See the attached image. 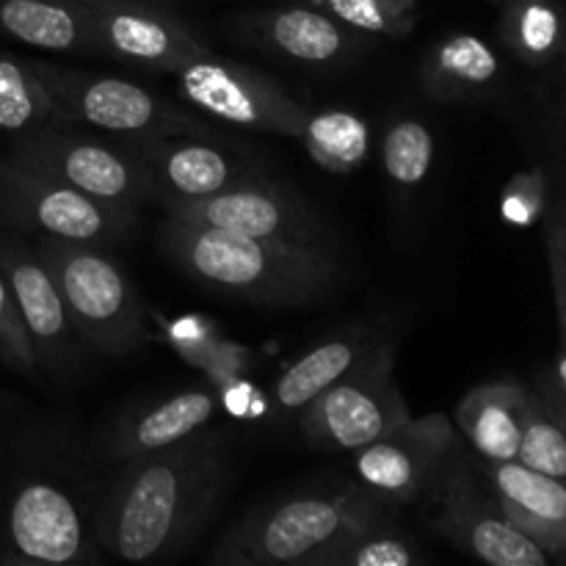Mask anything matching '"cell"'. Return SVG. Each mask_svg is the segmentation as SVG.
Returning <instances> with one entry per match:
<instances>
[{
    "label": "cell",
    "instance_id": "obj_1",
    "mask_svg": "<svg viewBox=\"0 0 566 566\" xmlns=\"http://www.w3.org/2000/svg\"><path fill=\"white\" fill-rule=\"evenodd\" d=\"M99 492L88 434L70 418L50 409L11 415L0 429V566L103 564Z\"/></svg>",
    "mask_w": 566,
    "mask_h": 566
},
{
    "label": "cell",
    "instance_id": "obj_2",
    "mask_svg": "<svg viewBox=\"0 0 566 566\" xmlns=\"http://www.w3.org/2000/svg\"><path fill=\"white\" fill-rule=\"evenodd\" d=\"M238 479V434L205 426L103 481L97 547L122 564H166L199 539Z\"/></svg>",
    "mask_w": 566,
    "mask_h": 566
},
{
    "label": "cell",
    "instance_id": "obj_3",
    "mask_svg": "<svg viewBox=\"0 0 566 566\" xmlns=\"http://www.w3.org/2000/svg\"><path fill=\"white\" fill-rule=\"evenodd\" d=\"M158 241L188 280L254 307H313L346 282L337 249L263 241L171 216L160 224Z\"/></svg>",
    "mask_w": 566,
    "mask_h": 566
},
{
    "label": "cell",
    "instance_id": "obj_4",
    "mask_svg": "<svg viewBox=\"0 0 566 566\" xmlns=\"http://www.w3.org/2000/svg\"><path fill=\"white\" fill-rule=\"evenodd\" d=\"M398 512L368 486L321 481L258 503L224 531L205 562L213 566H318L332 545L381 514Z\"/></svg>",
    "mask_w": 566,
    "mask_h": 566
},
{
    "label": "cell",
    "instance_id": "obj_5",
    "mask_svg": "<svg viewBox=\"0 0 566 566\" xmlns=\"http://www.w3.org/2000/svg\"><path fill=\"white\" fill-rule=\"evenodd\" d=\"M31 243L53 274L66 313L88 352L122 359L147 346V310L108 249L59 238H33Z\"/></svg>",
    "mask_w": 566,
    "mask_h": 566
},
{
    "label": "cell",
    "instance_id": "obj_6",
    "mask_svg": "<svg viewBox=\"0 0 566 566\" xmlns=\"http://www.w3.org/2000/svg\"><path fill=\"white\" fill-rule=\"evenodd\" d=\"M33 66L64 125H86L125 142L213 133L202 116L188 114L144 83L39 59H33Z\"/></svg>",
    "mask_w": 566,
    "mask_h": 566
},
{
    "label": "cell",
    "instance_id": "obj_7",
    "mask_svg": "<svg viewBox=\"0 0 566 566\" xmlns=\"http://www.w3.org/2000/svg\"><path fill=\"white\" fill-rule=\"evenodd\" d=\"M396 348L398 343L385 335L343 379L298 412L310 448L352 457L412 418L396 381Z\"/></svg>",
    "mask_w": 566,
    "mask_h": 566
},
{
    "label": "cell",
    "instance_id": "obj_8",
    "mask_svg": "<svg viewBox=\"0 0 566 566\" xmlns=\"http://www.w3.org/2000/svg\"><path fill=\"white\" fill-rule=\"evenodd\" d=\"M136 219L138 210L99 202L44 171L9 158L0 160L3 230L28 238H59L108 249L133 235Z\"/></svg>",
    "mask_w": 566,
    "mask_h": 566
},
{
    "label": "cell",
    "instance_id": "obj_9",
    "mask_svg": "<svg viewBox=\"0 0 566 566\" xmlns=\"http://www.w3.org/2000/svg\"><path fill=\"white\" fill-rule=\"evenodd\" d=\"M6 158L31 166L99 202L138 210L155 202L136 149L125 138H97L53 122L14 138Z\"/></svg>",
    "mask_w": 566,
    "mask_h": 566
},
{
    "label": "cell",
    "instance_id": "obj_10",
    "mask_svg": "<svg viewBox=\"0 0 566 566\" xmlns=\"http://www.w3.org/2000/svg\"><path fill=\"white\" fill-rule=\"evenodd\" d=\"M171 75L177 77L180 97L205 119L241 130L276 133L298 138L310 108L298 103L280 81L254 66L216 55L213 50L188 59Z\"/></svg>",
    "mask_w": 566,
    "mask_h": 566
},
{
    "label": "cell",
    "instance_id": "obj_11",
    "mask_svg": "<svg viewBox=\"0 0 566 566\" xmlns=\"http://www.w3.org/2000/svg\"><path fill=\"white\" fill-rule=\"evenodd\" d=\"M431 497L440 503L434 531L457 551L492 566L553 564L536 542L509 523L490 484L481 479L473 457H468L462 446L448 459Z\"/></svg>",
    "mask_w": 566,
    "mask_h": 566
},
{
    "label": "cell",
    "instance_id": "obj_12",
    "mask_svg": "<svg viewBox=\"0 0 566 566\" xmlns=\"http://www.w3.org/2000/svg\"><path fill=\"white\" fill-rule=\"evenodd\" d=\"M164 213L191 224L219 227L263 241L337 249V232L324 210L269 175L193 202H169Z\"/></svg>",
    "mask_w": 566,
    "mask_h": 566
},
{
    "label": "cell",
    "instance_id": "obj_13",
    "mask_svg": "<svg viewBox=\"0 0 566 566\" xmlns=\"http://www.w3.org/2000/svg\"><path fill=\"white\" fill-rule=\"evenodd\" d=\"M221 398L213 387H180L130 401L88 434V451L103 481L142 459L155 457L216 423Z\"/></svg>",
    "mask_w": 566,
    "mask_h": 566
},
{
    "label": "cell",
    "instance_id": "obj_14",
    "mask_svg": "<svg viewBox=\"0 0 566 566\" xmlns=\"http://www.w3.org/2000/svg\"><path fill=\"white\" fill-rule=\"evenodd\" d=\"M0 269L14 291L39 374L70 385L86 370L88 348L77 335L53 274L25 235H0Z\"/></svg>",
    "mask_w": 566,
    "mask_h": 566
},
{
    "label": "cell",
    "instance_id": "obj_15",
    "mask_svg": "<svg viewBox=\"0 0 566 566\" xmlns=\"http://www.w3.org/2000/svg\"><path fill=\"white\" fill-rule=\"evenodd\" d=\"M459 446L457 426L448 415L409 418L390 434L354 451V473L359 484L390 506H412L429 501Z\"/></svg>",
    "mask_w": 566,
    "mask_h": 566
},
{
    "label": "cell",
    "instance_id": "obj_16",
    "mask_svg": "<svg viewBox=\"0 0 566 566\" xmlns=\"http://www.w3.org/2000/svg\"><path fill=\"white\" fill-rule=\"evenodd\" d=\"M130 144L147 171L153 199L160 208L169 202L213 197L232 186L265 177L260 158L243 149V144L216 136V130Z\"/></svg>",
    "mask_w": 566,
    "mask_h": 566
},
{
    "label": "cell",
    "instance_id": "obj_17",
    "mask_svg": "<svg viewBox=\"0 0 566 566\" xmlns=\"http://www.w3.org/2000/svg\"><path fill=\"white\" fill-rule=\"evenodd\" d=\"M97 55L144 70L175 72L188 59L210 53L169 0H86Z\"/></svg>",
    "mask_w": 566,
    "mask_h": 566
},
{
    "label": "cell",
    "instance_id": "obj_18",
    "mask_svg": "<svg viewBox=\"0 0 566 566\" xmlns=\"http://www.w3.org/2000/svg\"><path fill=\"white\" fill-rule=\"evenodd\" d=\"M227 28L232 39L247 48L315 70L348 66L368 48L365 33L348 28L329 11L310 9V6L243 11L230 17Z\"/></svg>",
    "mask_w": 566,
    "mask_h": 566
},
{
    "label": "cell",
    "instance_id": "obj_19",
    "mask_svg": "<svg viewBox=\"0 0 566 566\" xmlns=\"http://www.w3.org/2000/svg\"><path fill=\"white\" fill-rule=\"evenodd\" d=\"M484 481L514 528L547 553L553 564L566 562V484L528 468L520 459L484 462Z\"/></svg>",
    "mask_w": 566,
    "mask_h": 566
},
{
    "label": "cell",
    "instance_id": "obj_20",
    "mask_svg": "<svg viewBox=\"0 0 566 566\" xmlns=\"http://www.w3.org/2000/svg\"><path fill=\"white\" fill-rule=\"evenodd\" d=\"M506 86L503 53L484 36L453 31L437 39L420 61V88L431 103L457 105L490 99Z\"/></svg>",
    "mask_w": 566,
    "mask_h": 566
},
{
    "label": "cell",
    "instance_id": "obj_21",
    "mask_svg": "<svg viewBox=\"0 0 566 566\" xmlns=\"http://www.w3.org/2000/svg\"><path fill=\"white\" fill-rule=\"evenodd\" d=\"M381 337L385 332L374 324H348L326 335L276 376L271 387L274 407L282 415H298L310 401L343 379Z\"/></svg>",
    "mask_w": 566,
    "mask_h": 566
},
{
    "label": "cell",
    "instance_id": "obj_22",
    "mask_svg": "<svg viewBox=\"0 0 566 566\" xmlns=\"http://www.w3.org/2000/svg\"><path fill=\"white\" fill-rule=\"evenodd\" d=\"M531 387L514 379L484 381L457 407L459 434L481 462H512L520 453L523 412Z\"/></svg>",
    "mask_w": 566,
    "mask_h": 566
},
{
    "label": "cell",
    "instance_id": "obj_23",
    "mask_svg": "<svg viewBox=\"0 0 566 566\" xmlns=\"http://www.w3.org/2000/svg\"><path fill=\"white\" fill-rule=\"evenodd\" d=\"M0 31L48 53L97 55L86 0H0Z\"/></svg>",
    "mask_w": 566,
    "mask_h": 566
},
{
    "label": "cell",
    "instance_id": "obj_24",
    "mask_svg": "<svg viewBox=\"0 0 566 566\" xmlns=\"http://www.w3.org/2000/svg\"><path fill=\"white\" fill-rule=\"evenodd\" d=\"M497 44L512 61L547 75L566 44V0H501Z\"/></svg>",
    "mask_w": 566,
    "mask_h": 566
},
{
    "label": "cell",
    "instance_id": "obj_25",
    "mask_svg": "<svg viewBox=\"0 0 566 566\" xmlns=\"http://www.w3.org/2000/svg\"><path fill=\"white\" fill-rule=\"evenodd\" d=\"M381 171L398 202H409L431 177L437 138L429 122L418 114H396L387 119L379 142Z\"/></svg>",
    "mask_w": 566,
    "mask_h": 566
},
{
    "label": "cell",
    "instance_id": "obj_26",
    "mask_svg": "<svg viewBox=\"0 0 566 566\" xmlns=\"http://www.w3.org/2000/svg\"><path fill=\"white\" fill-rule=\"evenodd\" d=\"M296 142H302L304 153L324 171L357 175L370 158L374 130H370V122L357 111L326 108L318 114L310 111Z\"/></svg>",
    "mask_w": 566,
    "mask_h": 566
},
{
    "label": "cell",
    "instance_id": "obj_27",
    "mask_svg": "<svg viewBox=\"0 0 566 566\" xmlns=\"http://www.w3.org/2000/svg\"><path fill=\"white\" fill-rule=\"evenodd\" d=\"M429 562L423 545L398 523V512L381 514L332 545L318 566H418Z\"/></svg>",
    "mask_w": 566,
    "mask_h": 566
},
{
    "label": "cell",
    "instance_id": "obj_28",
    "mask_svg": "<svg viewBox=\"0 0 566 566\" xmlns=\"http://www.w3.org/2000/svg\"><path fill=\"white\" fill-rule=\"evenodd\" d=\"M53 122H59L55 105L33 59L0 53V133L20 138Z\"/></svg>",
    "mask_w": 566,
    "mask_h": 566
},
{
    "label": "cell",
    "instance_id": "obj_29",
    "mask_svg": "<svg viewBox=\"0 0 566 566\" xmlns=\"http://www.w3.org/2000/svg\"><path fill=\"white\" fill-rule=\"evenodd\" d=\"M517 459L566 484V429L534 387L528 390V401H525Z\"/></svg>",
    "mask_w": 566,
    "mask_h": 566
},
{
    "label": "cell",
    "instance_id": "obj_30",
    "mask_svg": "<svg viewBox=\"0 0 566 566\" xmlns=\"http://www.w3.org/2000/svg\"><path fill=\"white\" fill-rule=\"evenodd\" d=\"M534 111L536 169L545 177L547 199L566 208V99L536 88Z\"/></svg>",
    "mask_w": 566,
    "mask_h": 566
},
{
    "label": "cell",
    "instance_id": "obj_31",
    "mask_svg": "<svg viewBox=\"0 0 566 566\" xmlns=\"http://www.w3.org/2000/svg\"><path fill=\"white\" fill-rule=\"evenodd\" d=\"M324 6L365 36L407 39L420 17V0H324Z\"/></svg>",
    "mask_w": 566,
    "mask_h": 566
},
{
    "label": "cell",
    "instance_id": "obj_32",
    "mask_svg": "<svg viewBox=\"0 0 566 566\" xmlns=\"http://www.w3.org/2000/svg\"><path fill=\"white\" fill-rule=\"evenodd\" d=\"M0 365L25 376V379L39 376L36 354H33L31 337L22 324L14 291H11L3 269H0Z\"/></svg>",
    "mask_w": 566,
    "mask_h": 566
},
{
    "label": "cell",
    "instance_id": "obj_33",
    "mask_svg": "<svg viewBox=\"0 0 566 566\" xmlns=\"http://www.w3.org/2000/svg\"><path fill=\"white\" fill-rule=\"evenodd\" d=\"M545 219V249L547 265H551L553 296H556L558 313V343H566V208L556 199H547V208L542 213Z\"/></svg>",
    "mask_w": 566,
    "mask_h": 566
},
{
    "label": "cell",
    "instance_id": "obj_34",
    "mask_svg": "<svg viewBox=\"0 0 566 566\" xmlns=\"http://www.w3.org/2000/svg\"><path fill=\"white\" fill-rule=\"evenodd\" d=\"M534 390H539L545 398L566 407V343H558L556 357H553V363L536 376Z\"/></svg>",
    "mask_w": 566,
    "mask_h": 566
},
{
    "label": "cell",
    "instance_id": "obj_35",
    "mask_svg": "<svg viewBox=\"0 0 566 566\" xmlns=\"http://www.w3.org/2000/svg\"><path fill=\"white\" fill-rule=\"evenodd\" d=\"M542 77H545V81L539 83V88H545V92H551V94H556V97L566 99V44L562 50V59L556 61V66H553V70L547 72V75H542Z\"/></svg>",
    "mask_w": 566,
    "mask_h": 566
},
{
    "label": "cell",
    "instance_id": "obj_36",
    "mask_svg": "<svg viewBox=\"0 0 566 566\" xmlns=\"http://www.w3.org/2000/svg\"><path fill=\"white\" fill-rule=\"evenodd\" d=\"M536 392H539V390H536ZM539 396H542V392H539ZM542 398H545V396H542ZM545 403H547V407L553 409V415H556V418L562 420V426H564V429H566V407H564V403H556V401H551V398H545Z\"/></svg>",
    "mask_w": 566,
    "mask_h": 566
},
{
    "label": "cell",
    "instance_id": "obj_37",
    "mask_svg": "<svg viewBox=\"0 0 566 566\" xmlns=\"http://www.w3.org/2000/svg\"><path fill=\"white\" fill-rule=\"evenodd\" d=\"M492 3H495V6H497V3H501V0H492Z\"/></svg>",
    "mask_w": 566,
    "mask_h": 566
}]
</instances>
